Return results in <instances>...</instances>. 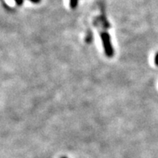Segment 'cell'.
I'll use <instances>...</instances> for the list:
<instances>
[{
  "mask_svg": "<svg viewBox=\"0 0 158 158\" xmlns=\"http://www.w3.org/2000/svg\"><path fill=\"white\" fill-rule=\"evenodd\" d=\"M100 37L102 40V44L104 47V51L105 53L108 57H112L114 55V49H113L112 44L110 42V37L107 32L106 31H102L100 33Z\"/></svg>",
  "mask_w": 158,
  "mask_h": 158,
  "instance_id": "1",
  "label": "cell"
},
{
  "mask_svg": "<svg viewBox=\"0 0 158 158\" xmlns=\"http://www.w3.org/2000/svg\"><path fill=\"white\" fill-rule=\"evenodd\" d=\"M78 4V0H69V6L72 9H75Z\"/></svg>",
  "mask_w": 158,
  "mask_h": 158,
  "instance_id": "2",
  "label": "cell"
},
{
  "mask_svg": "<svg viewBox=\"0 0 158 158\" xmlns=\"http://www.w3.org/2000/svg\"><path fill=\"white\" fill-rule=\"evenodd\" d=\"M15 2L18 6H21V5L23 4V0H15Z\"/></svg>",
  "mask_w": 158,
  "mask_h": 158,
  "instance_id": "3",
  "label": "cell"
},
{
  "mask_svg": "<svg viewBox=\"0 0 158 158\" xmlns=\"http://www.w3.org/2000/svg\"><path fill=\"white\" fill-rule=\"evenodd\" d=\"M154 61H155V64H156V65H157V66H158V52L156 54V56H155V58H154Z\"/></svg>",
  "mask_w": 158,
  "mask_h": 158,
  "instance_id": "4",
  "label": "cell"
},
{
  "mask_svg": "<svg viewBox=\"0 0 158 158\" xmlns=\"http://www.w3.org/2000/svg\"><path fill=\"white\" fill-rule=\"evenodd\" d=\"M29 1H31V2H33V3H39V2H40L41 0H29Z\"/></svg>",
  "mask_w": 158,
  "mask_h": 158,
  "instance_id": "5",
  "label": "cell"
},
{
  "mask_svg": "<svg viewBox=\"0 0 158 158\" xmlns=\"http://www.w3.org/2000/svg\"></svg>",
  "mask_w": 158,
  "mask_h": 158,
  "instance_id": "6",
  "label": "cell"
}]
</instances>
